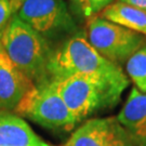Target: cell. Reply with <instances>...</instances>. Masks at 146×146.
Instances as JSON below:
<instances>
[{
  "label": "cell",
  "instance_id": "52a82bcc",
  "mask_svg": "<svg viewBox=\"0 0 146 146\" xmlns=\"http://www.w3.org/2000/svg\"><path fill=\"white\" fill-rule=\"evenodd\" d=\"M63 146H135L117 117L84 121Z\"/></svg>",
  "mask_w": 146,
  "mask_h": 146
},
{
  "label": "cell",
  "instance_id": "3957f363",
  "mask_svg": "<svg viewBox=\"0 0 146 146\" xmlns=\"http://www.w3.org/2000/svg\"><path fill=\"white\" fill-rule=\"evenodd\" d=\"M119 65L104 58L89 42L86 34L77 31L54 48L48 63L49 81L61 80L75 74H116Z\"/></svg>",
  "mask_w": 146,
  "mask_h": 146
},
{
  "label": "cell",
  "instance_id": "277c9868",
  "mask_svg": "<svg viewBox=\"0 0 146 146\" xmlns=\"http://www.w3.org/2000/svg\"><path fill=\"white\" fill-rule=\"evenodd\" d=\"M15 114L50 130L70 131L77 122L50 81L34 88L23 98Z\"/></svg>",
  "mask_w": 146,
  "mask_h": 146
},
{
  "label": "cell",
  "instance_id": "9c48e42d",
  "mask_svg": "<svg viewBox=\"0 0 146 146\" xmlns=\"http://www.w3.org/2000/svg\"><path fill=\"white\" fill-rule=\"evenodd\" d=\"M117 120L128 131L134 145L146 146V93L133 87Z\"/></svg>",
  "mask_w": 146,
  "mask_h": 146
},
{
  "label": "cell",
  "instance_id": "5b68a950",
  "mask_svg": "<svg viewBox=\"0 0 146 146\" xmlns=\"http://www.w3.org/2000/svg\"><path fill=\"white\" fill-rule=\"evenodd\" d=\"M91 46L104 58L120 65L146 44L144 35L93 16L88 20L87 34Z\"/></svg>",
  "mask_w": 146,
  "mask_h": 146
},
{
  "label": "cell",
  "instance_id": "9a60e30c",
  "mask_svg": "<svg viewBox=\"0 0 146 146\" xmlns=\"http://www.w3.org/2000/svg\"><path fill=\"white\" fill-rule=\"evenodd\" d=\"M120 2H125L130 5H133L137 9H141L143 11H146V0H118Z\"/></svg>",
  "mask_w": 146,
  "mask_h": 146
},
{
  "label": "cell",
  "instance_id": "4fadbf2b",
  "mask_svg": "<svg viewBox=\"0 0 146 146\" xmlns=\"http://www.w3.org/2000/svg\"><path fill=\"white\" fill-rule=\"evenodd\" d=\"M74 2L78 7L80 13L89 20L113 3L114 0H74Z\"/></svg>",
  "mask_w": 146,
  "mask_h": 146
},
{
  "label": "cell",
  "instance_id": "ba28073f",
  "mask_svg": "<svg viewBox=\"0 0 146 146\" xmlns=\"http://www.w3.org/2000/svg\"><path fill=\"white\" fill-rule=\"evenodd\" d=\"M34 86L13 64L0 41V110L14 111Z\"/></svg>",
  "mask_w": 146,
  "mask_h": 146
},
{
  "label": "cell",
  "instance_id": "7a4b0ae2",
  "mask_svg": "<svg viewBox=\"0 0 146 146\" xmlns=\"http://www.w3.org/2000/svg\"><path fill=\"white\" fill-rule=\"evenodd\" d=\"M0 41L13 64L35 86L49 81L48 63L53 48L17 13L8 23Z\"/></svg>",
  "mask_w": 146,
  "mask_h": 146
},
{
  "label": "cell",
  "instance_id": "8992f818",
  "mask_svg": "<svg viewBox=\"0 0 146 146\" xmlns=\"http://www.w3.org/2000/svg\"><path fill=\"white\" fill-rule=\"evenodd\" d=\"M17 15L50 43L79 31L64 0H23Z\"/></svg>",
  "mask_w": 146,
  "mask_h": 146
},
{
  "label": "cell",
  "instance_id": "6da1fadb",
  "mask_svg": "<svg viewBox=\"0 0 146 146\" xmlns=\"http://www.w3.org/2000/svg\"><path fill=\"white\" fill-rule=\"evenodd\" d=\"M50 82L79 123L118 104L129 79L122 70L116 74H75Z\"/></svg>",
  "mask_w": 146,
  "mask_h": 146
},
{
  "label": "cell",
  "instance_id": "8fae6325",
  "mask_svg": "<svg viewBox=\"0 0 146 146\" xmlns=\"http://www.w3.org/2000/svg\"><path fill=\"white\" fill-rule=\"evenodd\" d=\"M99 16L130 31L146 35V11L133 5L117 0L101 11Z\"/></svg>",
  "mask_w": 146,
  "mask_h": 146
},
{
  "label": "cell",
  "instance_id": "5bb4252c",
  "mask_svg": "<svg viewBox=\"0 0 146 146\" xmlns=\"http://www.w3.org/2000/svg\"><path fill=\"white\" fill-rule=\"evenodd\" d=\"M23 0H0V39L12 16L20 10Z\"/></svg>",
  "mask_w": 146,
  "mask_h": 146
},
{
  "label": "cell",
  "instance_id": "30bf717a",
  "mask_svg": "<svg viewBox=\"0 0 146 146\" xmlns=\"http://www.w3.org/2000/svg\"><path fill=\"white\" fill-rule=\"evenodd\" d=\"M0 146H53L37 135L21 116L0 110Z\"/></svg>",
  "mask_w": 146,
  "mask_h": 146
},
{
  "label": "cell",
  "instance_id": "7c38bea8",
  "mask_svg": "<svg viewBox=\"0 0 146 146\" xmlns=\"http://www.w3.org/2000/svg\"><path fill=\"white\" fill-rule=\"evenodd\" d=\"M125 72L135 88L142 93H146V44L127 60Z\"/></svg>",
  "mask_w": 146,
  "mask_h": 146
}]
</instances>
